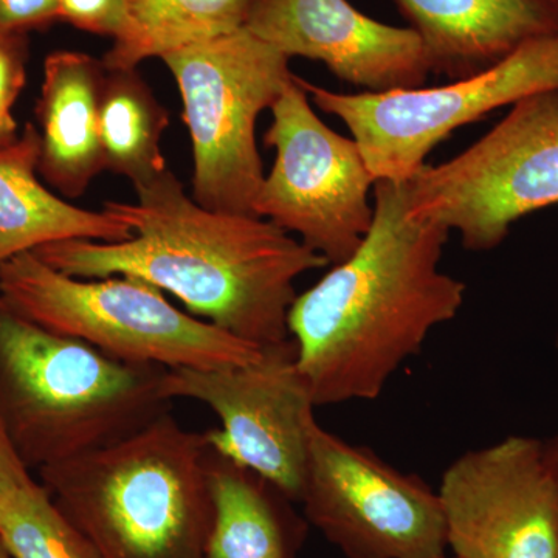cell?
<instances>
[{"label": "cell", "mask_w": 558, "mask_h": 558, "mask_svg": "<svg viewBox=\"0 0 558 558\" xmlns=\"http://www.w3.org/2000/svg\"><path fill=\"white\" fill-rule=\"evenodd\" d=\"M134 190V204L102 208L130 227V240L61 241L32 253L69 277L143 279L259 348L290 339L295 281L328 259L270 220L202 207L170 170Z\"/></svg>", "instance_id": "1"}, {"label": "cell", "mask_w": 558, "mask_h": 558, "mask_svg": "<svg viewBox=\"0 0 558 558\" xmlns=\"http://www.w3.org/2000/svg\"><path fill=\"white\" fill-rule=\"evenodd\" d=\"M449 236L410 216L405 183L376 182L365 240L289 311L315 407L379 398L432 330L457 318L468 288L440 270Z\"/></svg>", "instance_id": "2"}, {"label": "cell", "mask_w": 558, "mask_h": 558, "mask_svg": "<svg viewBox=\"0 0 558 558\" xmlns=\"http://www.w3.org/2000/svg\"><path fill=\"white\" fill-rule=\"evenodd\" d=\"M207 435L171 411L106 449L38 470L95 558H208Z\"/></svg>", "instance_id": "3"}, {"label": "cell", "mask_w": 558, "mask_h": 558, "mask_svg": "<svg viewBox=\"0 0 558 558\" xmlns=\"http://www.w3.org/2000/svg\"><path fill=\"white\" fill-rule=\"evenodd\" d=\"M165 371L110 357L0 300V417L31 470L106 449L163 416Z\"/></svg>", "instance_id": "4"}, {"label": "cell", "mask_w": 558, "mask_h": 558, "mask_svg": "<svg viewBox=\"0 0 558 558\" xmlns=\"http://www.w3.org/2000/svg\"><path fill=\"white\" fill-rule=\"evenodd\" d=\"M0 300L21 317L121 362L216 369L247 365L263 352L180 311L143 279L69 277L32 252L0 266Z\"/></svg>", "instance_id": "5"}, {"label": "cell", "mask_w": 558, "mask_h": 558, "mask_svg": "<svg viewBox=\"0 0 558 558\" xmlns=\"http://www.w3.org/2000/svg\"><path fill=\"white\" fill-rule=\"evenodd\" d=\"M160 60L182 98L193 145V199L211 211L255 216L264 180L256 123L292 80L290 58L240 28Z\"/></svg>", "instance_id": "6"}, {"label": "cell", "mask_w": 558, "mask_h": 558, "mask_svg": "<svg viewBox=\"0 0 558 558\" xmlns=\"http://www.w3.org/2000/svg\"><path fill=\"white\" fill-rule=\"evenodd\" d=\"M410 216L458 231L472 252L497 248L524 216L558 204V89L529 95L494 130L405 182Z\"/></svg>", "instance_id": "7"}, {"label": "cell", "mask_w": 558, "mask_h": 558, "mask_svg": "<svg viewBox=\"0 0 558 558\" xmlns=\"http://www.w3.org/2000/svg\"><path fill=\"white\" fill-rule=\"evenodd\" d=\"M315 106L347 124L376 182L405 183L459 128L558 89V33L523 44L476 75L446 86L339 94L300 78Z\"/></svg>", "instance_id": "8"}, {"label": "cell", "mask_w": 558, "mask_h": 558, "mask_svg": "<svg viewBox=\"0 0 558 558\" xmlns=\"http://www.w3.org/2000/svg\"><path fill=\"white\" fill-rule=\"evenodd\" d=\"M264 143L277 153L255 201V216L288 233L329 264L348 259L373 226L376 180L357 142L330 130L293 75L271 106Z\"/></svg>", "instance_id": "9"}, {"label": "cell", "mask_w": 558, "mask_h": 558, "mask_svg": "<svg viewBox=\"0 0 558 558\" xmlns=\"http://www.w3.org/2000/svg\"><path fill=\"white\" fill-rule=\"evenodd\" d=\"M304 519L348 558H442L438 492L315 422L301 495Z\"/></svg>", "instance_id": "10"}, {"label": "cell", "mask_w": 558, "mask_h": 558, "mask_svg": "<svg viewBox=\"0 0 558 558\" xmlns=\"http://www.w3.org/2000/svg\"><path fill=\"white\" fill-rule=\"evenodd\" d=\"M161 395L207 405L222 425L205 432L209 446L301 501L317 418L292 339L263 348L247 365L167 369Z\"/></svg>", "instance_id": "11"}, {"label": "cell", "mask_w": 558, "mask_h": 558, "mask_svg": "<svg viewBox=\"0 0 558 558\" xmlns=\"http://www.w3.org/2000/svg\"><path fill=\"white\" fill-rule=\"evenodd\" d=\"M457 558H558V483L543 440L508 436L461 454L438 490Z\"/></svg>", "instance_id": "12"}, {"label": "cell", "mask_w": 558, "mask_h": 558, "mask_svg": "<svg viewBox=\"0 0 558 558\" xmlns=\"http://www.w3.org/2000/svg\"><path fill=\"white\" fill-rule=\"evenodd\" d=\"M244 28L365 92L416 89L432 73L413 28L373 20L349 0H252Z\"/></svg>", "instance_id": "13"}, {"label": "cell", "mask_w": 558, "mask_h": 558, "mask_svg": "<svg viewBox=\"0 0 558 558\" xmlns=\"http://www.w3.org/2000/svg\"><path fill=\"white\" fill-rule=\"evenodd\" d=\"M417 33L429 70L461 80L558 33V0H395Z\"/></svg>", "instance_id": "14"}, {"label": "cell", "mask_w": 558, "mask_h": 558, "mask_svg": "<svg viewBox=\"0 0 558 558\" xmlns=\"http://www.w3.org/2000/svg\"><path fill=\"white\" fill-rule=\"evenodd\" d=\"M106 65L83 51H53L44 61L36 105L40 178L68 199H78L105 171L100 100Z\"/></svg>", "instance_id": "15"}, {"label": "cell", "mask_w": 558, "mask_h": 558, "mask_svg": "<svg viewBox=\"0 0 558 558\" xmlns=\"http://www.w3.org/2000/svg\"><path fill=\"white\" fill-rule=\"evenodd\" d=\"M38 128L0 148V266L53 242H121L132 230L110 213L75 207L40 182Z\"/></svg>", "instance_id": "16"}, {"label": "cell", "mask_w": 558, "mask_h": 558, "mask_svg": "<svg viewBox=\"0 0 558 558\" xmlns=\"http://www.w3.org/2000/svg\"><path fill=\"white\" fill-rule=\"evenodd\" d=\"M205 475L213 506L208 558H296L307 521L270 481L207 447Z\"/></svg>", "instance_id": "17"}, {"label": "cell", "mask_w": 558, "mask_h": 558, "mask_svg": "<svg viewBox=\"0 0 558 558\" xmlns=\"http://www.w3.org/2000/svg\"><path fill=\"white\" fill-rule=\"evenodd\" d=\"M168 126L167 109L137 69L106 70L100 100L106 170L130 179L134 189L159 178L168 170L161 153Z\"/></svg>", "instance_id": "18"}, {"label": "cell", "mask_w": 558, "mask_h": 558, "mask_svg": "<svg viewBox=\"0 0 558 558\" xmlns=\"http://www.w3.org/2000/svg\"><path fill=\"white\" fill-rule=\"evenodd\" d=\"M130 28L102 57L108 69H137L204 40L244 28L252 0H124Z\"/></svg>", "instance_id": "19"}, {"label": "cell", "mask_w": 558, "mask_h": 558, "mask_svg": "<svg viewBox=\"0 0 558 558\" xmlns=\"http://www.w3.org/2000/svg\"><path fill=\"white\" fill-rule=\"evenodd\" d=\"M0 535L13 558H95L35 478L0 501Z\"/></svg>", "instance_id": "20"}, {"label": "cell", "mask_w": 558, "mask_h": 558, "mask_svg": "<svg viewBox=\"0 0 558 558\" xmlns=\"http://www.w3.org/2000/svg\"><path fill=\"white\" fill-rule=\"evenodd\" d=\"M58 21L119 43L130 28L124 0H58Z\"/></svg>", "instance_id": "21"}, {"label": "cell", "mask_w": 558, "mask_h": 558, "mask_svg": "<svg viewBox=\"0 0 558 558\" xmlns=\"http://www.w3.org/2000/svg\"><path fill=\"white\" fill-rule=\"evenodd\" d=\"M27 33L0 31V112L11 113L27 83Z\"/></svg>", "instance_id": "22"}, {"label": "cell", "mask_w": 558, "mask_h": 558, "mask_svg": "<svg viewBox=\"0 0 558 558\" xmlns=\"http://www.w3.org/2000/svg\"><path fill=\"white\" fill-rule=\"evenodd\" d=\"M58 21V0H0V31H44Z\"/></svg>", "instance_id": "23"}, {"label": "cell", "mask_w": 558, "mask_h": 558, "mask_svg": "<svg viewBox=\"0 0 558 558\" xmlns=\"http://www.w3.org/2000/svg\"><path fill=\"white\" fill-rule=\"evenodd\" d=\"M32 470L24 464L13 440H11L5 424L0 417V501L9 497L28 481L33 480Z\"/></svg>", "instance_id": "24"}, {"label": "cell", "mask_w": 558, "mask_h": 558, "mask_svg": "<svg viewBox=\"0 0 558 558\" xmlns=\"http://www.w3.org/2000/svg\"><path fill=\"white\" fill-rule=\"evenodd\" d=\"M20 134L13 113L0 112V148H5L16 142Z\"/></svg>", "instance_id": "25"}, {"label": "cell", "mask_w": 558, "mask_h": 558, "mask_svg": "<svg viewBox=\"0 0 558 558\" xmlns=\"http://www.w3.org/2000/svg\"><path fill=\"white\" fill-rule=\"evenodd\" d=\"M543 451H545L550 472L554 473L558 483V435L543 442Z\"/></svg>", "instance_id": "26"}, {"label": "cell", "mask_w": 558, "mask_h": 558, "mask_svg": "<svg viewBox=\"0 0 558 558\" xmlns=\"http://www.w3.org/2000/svg\"><path fill=\"white\" fill-rule=\"evenodd\" d=\"M0 558H13L9 548H7L5 542H3L2 535H0Z\"/></svg>", "instance_id": "27"}, {"label": "cell", "mask_w": 558, "mask_h": 558, "mask_svg": "<svg viewBox=\"0 0 558 558\" xmlns=\"http://www.w3.org/2000/svg\"><path fill=\"white\" fill-rule=\"evenodd\" d=\"M556 348H557V352H558V336H557V341H556Z\"/></svg>", "instance_id": "28"}, {"label": "cell", "mask_w": 558, "mask_h": 558, "mask_svg": "<svg viewBox=\"0 0 558 558\" xmlns=\"http://www.w3.org/2000/svg\"><path fill=\"white\" fill-rule=\"evenodd\" d=\"M442 558H446V557H442ZM454 558H457V557H454Z\"/></svg>", "instance_id": "29"}]
</instances>
